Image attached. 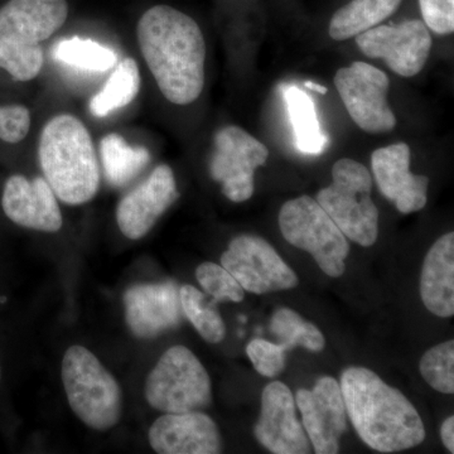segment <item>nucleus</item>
I'll use <instances>...</instances> for the list:
<instances>
[{"label": "nucleus", "mask_w": 454, "mask_h": 454, "mask_svg": "<svg viewBox=\"0 0 454 454\" xmlns=\"http://www.w3.org/2000/svg\"><path fill=\"white\" fill-rule=\"evenodd\" d=\"M138 42L160 92L188 106L205 86L206 43L195 20L169 5H155L139 20Z\"/></svg>", "instance_id": "1"}, {"label": "nucleus", "mask_w": 454, "mask_h": 454, "mask_svg": "<svg viewBox=\"0 0 454 454\" xmlns=\"http://www.w3.org/2000/svg\"><path fill=\"white\" fill-rule=\"evenodd\" d=\"M340 387L352 426L372 450L394 453L423 443L426 428L417 409L372 370L348 367Z\"/></svg>", "instance_id": "2"}, {"label": "nucleus", "mask_w": 454, "mask_h": 454, "mask_svg": "<svg viewBox=\"0 0 454 454\" xmlns=\"http://www.w3.org/2000/svg\"><path fill=\"white\" fill-rule=\"evenodd\" d=\"M44 179L61 201L82 205L100 186V169L91 136L79 119L61 114L47 122L40 138Z\"/></svg>", "instance_id": "3"}, {"label": "nucleus", "mask_w": 454, "mask_h": 454, "mask_svg": "<svg viewBox=\"0 0 454 454\" xmlns=\"http://www.w3.org/2000/svg\"><path fill=\"white\" fill-rule=\"evenodd\" d=\"M62 382L68 404L90 428L104 432L121 420V387L88 348L73 346L66 351L62 360Z\"/></svg>", "instance_id": "4"}, {"label": "nucleus", "mask_w": 454, "mask_h": 454, "mask_svg": "<svg viewBox=\"0 0 454 454\" xmlns=\"http://www.w3.org/2000/svg\"><path fill=\"white\" fill-rule=\"evenodd\" d=\"M333 184L317 202L349 240L369 247L379 234V211L372 199V177L364 164L348 158L334 163Z\"/></svg>", "instance_id": "5"}, {"label": "nucleus", "mask_w": 454, "mask_h": 454, "mask_svg": "<svg viewBox=\"0 0 454 454\" xmlns=\"http://www.w3.org/2000/svg\"><path fill=\"white\" fill-rule=\"evenodd\" d=\"M279 227L284 239L309 252L325 274L339 278L345 273V260L349 254L348 238L317 200L301 196L284 203Z\"/></svg>", "instance_id": "6"}, {"label": "nucleus", "mask_w": 454, "mask_h": 454, "mask_svg": "<svg viewBox=\"0 0 454 454\" xmlns=\"http://www.w3.org/2000/svg\"><path fill=\"white\" fill-rule=\"evenodd\" d=\"M145 399L163 413L199 411L210 405V376L191 349L173 346L146 378Z\"/></svg>", "instance_id": "7"}, {"label": "nucleus", "mask_w": 454, "mask_h": 454, "mask_svg": "<svg viewBox=\"0 0 454 454\" xmlns=\"http://www.w3.org/2000/svg\"><path fill=\"white\" fill-rule=\"evenodd\" d=\"M334 86L358 128L372 134L395 128V114L387 101L390 80L384 71L366 62H354L337 71Z\"/></svg>", "instance_id": "8"}, {"label": "nucleus", "mask_w": 454, "mask_h": 454, "mask_svg": "<svg viewBox=\"0 0 454 454\" xmlns=\"http://www.w3.org/2000/svg\"><path fill=\"white\" fill-rule=\"evenodd\" d=\"M269 158L267 146L235 125L221 128L215 134V152L210 172L223 184V195L232 202L252 199L255 191V170Z\"/></svg>", "instance_id": "9"}, {"label": "nucleus", "mask_w": 454, "mask_h": 454, "mask_svg": "<svg viewBox=\"0 0 454 454\" xmlns=\"http://www.w3.org/2000/svg\"><path fill=\"white\" fill-rule=\"evenodd\" d=\"M221 265L238 280L244 291L254 294L294 288L298 277L273 247L255 235L232 239L221 256Z\"/></svg>", "instance_id": "10"}, {"label": "nucleus", "mask_w": 454, "mask_h": 454, "mask_svg": "<svg viewBox=\"0 0 454 454\" xmlns=\"http://www.w3.org/2000/svg\"><path fill=\"white\" fill-rule=\"evenodd\" d=\"M358 49L370 59H382L393 73L413 77L428 61L432 35L423 20H405L399 26H376L356 37Z\"/></svg>", "instance_id": "11"}, {"label": "nucleus", "mask_w": 454, "mask_h": 454, "mask_svg": "<svg viewBox=\"0 0 454 454\" xmlns=\"http://www.w3.org/2000/svg\"><path fill=\"white\" fill-rule=\"evenodd\" d=\"M301 414V424L315 452H339L340 439L348 428V413L342 390L331 376L317 380L312 390L301 389L294 397Z\"/></svg>", "instance_id": "12"}, {"label": "nucleus", "mask_w": 454, "mask_h": 454, "mask_svg": "<svg viewBox=\"0 0 454 454\" xmlns=\"http://www.w3.org/2000/svg\"><path fill=\"white\" fill-rule=\"evenodd\" d=\"M254 433L259 443L269 452H310L309 439L295 414L294 396L283 382H270L262 391V411Z\"/></svg>", "instance_id": "13"}, {"label": "nucleus", "mask_w": 454, "mask_h": 454, "mask_svg": "<svg viewBox=\"0 0 454 454\" xmlns=\"http://www.w3.org/2000/svg\"><path fill=\"white\" fill-rule=\"evenodd\" d=\"M178 196L172 168L160 164L119 203L116 210L119 229L131 240L145 238Z\"/></svg>", "instance_id": "14"}, {"label": "nucleus", "mask_w": 454, "mask_h": 454, "mask_svg": "<svg viewBox=\"0 0 454 454\" xmlns=\"http://www.w3.org/2000/svg\"><path fill=\"white\" fill-rule=\"evenodd\" d=\"M125 319L140 339L160 336L182 319L179 288L175 282L138 284L125 292Z\"/></svg>", "instance_id": "15"}, {"label": "nucleus", "mask_w": 454, "mask_h": 454, "mask_svg": "<svg viewBox=\"0 0 454 454\" xmlns=\"http://www.w3.org/2000/svg\"><path fill=\"white\" fill-rule=\"evenodd\" d=\"M411 148L405 143L376 149L372 155L379 190L404 215L423 210L428 201L429 178L411 173Z\"/></svg>", "instance_id": "16"}, {"label": "nucleus", "mask_w": 454, "mask_h": 454, "mask_svg": "<svg viewBox=\"0 0 454 454\" xmlns=\"http://www.w3.org/2000/svg\"><path fill=\"white\" fill-rule=\"evenodd\" d=\"M149 443L160 454L221 453L216 423L199 411L166 413L149 430Z\"/></svg>", "instance_id": "17"}, {"label": "nucleus", "mask_w": 454, "mask_h": 454, "mask_svg": "<svg viewBox=\"0 0 454 454\" xmlns=\"http://www.w3.org/2000/svg\"><path fill=\"white\" fill-rule=\"evenodd\" d=\"M2 206L9 220L27 229L57 232L62 227L55 192L44 178L28 181L23 176H12L5 182Z\"/></svg>", "instance_id": "18"}, {"label": "nucleus", "mask_w": 454, "mask_h": 454, "mask_svg": "<svg viewBox=\"0 0 454 454\" xmlns=\"http://www.w3.org/2000/svg\"><path fill=\"white\" fill-rule=\"evenodd\" d=\"M66 0H9L0 8V35L25 44H40L65 25Z\"/></svg>", "instance_id": "19"}, {"label": "nucleus", "mask_w": 454, "mask_h": 454, "mask_svg": "<svg viewBox=\"0 0 454 454\" xmlns=\"http://www.w3.org/2000/svg\"><path fill=\"white\" fill-rule=\"evenodd\" d=\"M420 295L433 315H454V234L441 236L430 247L420 276Z\"/></svg>", "instance_id": "20"}, {"label": "nucleus", "mask_w": 454, "mask_h": 454, "mask_svg": "<svg viewBox=\"0 0 454 454\" xmlns=\"http://www.w3.org/2000/svg\"><path fill=\"white\" fill-rule=\"evenodd\" d=\"M400 4L402 0H351L331 18L328 35L334 41L356 37L393 16Z\"/></svg>", "instance_id": "21"}, {"label": "nucleus", "mask_w": 454, "mask_h": 454, "mask_svg": "<svg viewBox=\"0 0 454 454\" xmlns=\"http://www.w3.org/2000/svg\"><path fill=\"white\" fill-rule=\"evenodd\" d=\"M284 100L295 136V146L303 154L318 155L327 146L328 137L322 130L313 98L297 86H284Z\"/></svg>", "instance_id": "22"}, {"label": "nucleus", "mask_w": 454, "mask_h": 454, "mask_svg": "<svg viewBox=\"0 0 454 454\" xmlns=\"http://www.w3.org/2000/svg\"><path fill=\"white\" fill-rule=\"evenodd\" d=\"M100 152L106 179L115 187L129 184L151 160L148 149L131 146L115 133L104 137Z\"/></svg>", "instance_id": "23"}, {"label": "nucleus", "mask_w": 454, "mask_h": 454, "mask_svg": "<svg viewBox=\"0 0 454 454\" xmlns=\"http://www.w3.org/2000/svg\"><path fill=\"white\" fill-rule=\"evenodd\" d=\"M139 89L138 65L133 59H122L104 89L90 101V112L98 118H104L114 110L129 106L138 95Z\"/></svg>", "instance_id": "24"}, {"label": "nucleus", "mask_w": 454, "mask_h": 454, "mask_svg": "<svg viewBox=\"0 0 454 454\" xmlns=\"http://www.w3.org/2000/svg\"><path fill=\"white\" fill-rule=\"evenodd\" d=\"M269 330L286 352L297 346L312 352H321L325 346V336L321 331L310 322L304 321L291 309L276 310L271 317Z\"/></svg>", "instance_id": "25"}, {"label": "nucleus", "mask_w": 454, "mask_h": 454, "mask_svg": "<svg viewBox=\"0 0 454 454\" xmlns=\"http://www.w3.org/2000/svg\"><path fill=\"white\" fill-rule=\"evenodd\" d=\"M52 55L62 64L98 73L110 70L118 62V56L109 47L79 37L59 41L53 49Z\"/></svg>", "instance_id": "26"}, {"label": "nucleus", "mask_w": 454, "mask_h": 454, "mask_svg": "<svg viewBox=\"0 0 454 454\" xmlns=\"http://www.w3.org/2000/svg\"><path fill=\"white\" fill-rule=\"evenodd\" d=\"M182 310L202 339L219 343L225 339L226 327L214 303H207L205 295L192 286L179 288Z\"/></svg>", "instance_id": "27"}, {"label": "nucleus", "mask_w": 454, "mask_h": 454, "mask_svg": "<svg viewBox=\"0 0 454 454\" xmlns=\"http://www.w3.org/2000/svg\"><path fill=\"white\" fill-rule=\"evenodd\" d=\"M43 50L40 44H25L0 35V68L17 82H31L41 73Z\"/></svg>", "instance_id": "28"}, {"label": "nucleus", "mask_w": 454, "mask_h": 454, "mask_svg": "<svg viewBox=\"0 0 454 454\" xmlns=\"http://www.w3.org/2000/svg\"><path fill=\"white\" fill-rule=\"evenodd\" d=\"M424 380L443 394L454 393V340H446L424 354L419 364Z\"/></svg>", "instance_id": "29"}, {"label": "nucleus", "mask_w": 454, "mask_h": 454, "mask_svg": "<svg viewBox=\"0 0 454 454\" xmlns=\"http://www.w3.org/2000/svg\"><path fill=\"white\" fill-rule=\"evenodd\" d=\"M197 282L215 301H241L244 300L243 286L239 284L223 265L203 262L196 269Z\"/></svg>", "instance_id": "30"}, {"label": "nucleus", "mask_w": 454, "mask_h": 454, "mask_svg": "<svg viewBox=\"0 0 454 454\" xmlns=\"http://www.w3.org/2000/svg\"><path fill=\"white\" fill-rule=\"evenodd\" d=\"M247 354L256 372L265 378H276L286 367V351L279 343L255 339L247 346Z\"/></svg>", "instance_id": "31"}, {"label": "nucleus", "mask_w": 454, "mask_h": 454, "mask_svg": "<svg viewBox=\"0 0 454 454\" xmlns=\"http://www.w3.org/2000/svg\"><path fill=\"white\" fill-rule=\"evenodd\" d=\"M31 128V113L26 106H0V139L9 145L22 142Z\"/></svg>", "instance_id": "32"}, {"label": "nucleus", "mask_w": 454, "mask_h": 454, "mask_svg": "<svg viewBox=\"0 0 454 454\" xmlns=\"http://www.w3.org/2000/svg\"><path fill=\"white\" fill-rule=\"evenodd\" d=\"M423 22L429 31L450 35L454 31V0H418Z\"/></svg>", "instance_id": "33"}, {"label": "nucleus", "mask_w": 454, "mask_h": 454, "mask_svg": "<svg viewBox=\"0 0 454 454\" xmlns=\"http://www.w3.org/2000/svg\"><path fill=\"white\" fill-rule=\"evenodd\" d=\"M441 437L443 442L444 447L454 453V418L450 417L444 420L441 427Z\"/></svg>", "instance_id": "34"}, {"label": "nucleus", "mask_w": 454, "mask_h": 454, "mask_svg": "<svg viewBox=\"0 0 454 454\" xmlns=\"http://www.w3.org/2000/svg\"><path fill=\"white\" fill-rule=\"evenodd\" d=\"M304 86H306L307 89L313 90V91L318 92V94H327V88H325V86L324 85H319V83L306 82H304Z\"/></svg>", "instance_id": "35"}, {"label": "nucleus", "mask_w": 454, "mask_h": 454, "mask_svg": "<svg viewBox=\"0 0 454 454\" xmlns=\"http://www.w3.org/2000/svg\"><path fill=\"white\" fill-rule=\"evenodd\" d=\"M0 379H2V369H0Z\"/></svg>", "instance_id": "36"}]
</instances>
